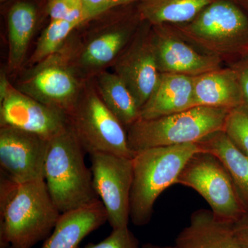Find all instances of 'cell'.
I'll use <instances>...</instances> for the list:
<instances>
[{"label": "cell", "instance_id": "cell-3", "mask_svg": "<svg viewBox=\"0 0 248 248\" xmlns=\"http://www.w3.org/2000/svg\"><path fill=\"white\" fill-rule=\"evenodd\" d=\"M202 151L198 143L156 147L136 152L130 197V219L137 226L151 221L155 202L178 177L191 156Z\"/></svg>", "mask_w": 248, "mask_h": 248}, {"label": "cell", "instance_id": "cell-27", "mask_svg": "<svg viewBox=\"0 0 248 248\" xmlns=\"http://www.w3.org/2000/svg\"><path fill=\"white\" fill-rule=\"evenodd\" d=\"M89 20L115 8L137 2L138 0H81Z\"/></svg>", "mask_w": 248, "mask_h": 248}, {"label": "cell", "instance_id": "cell-7", "mask_svg": "<svg viewBox=\"0 0 248 248\" xmlns=\"http://www.w3.org/2000/svg\"><path fill=\"white\" fill-rule=\"evenodd\" d=\"M177 184L198 192L210 205L213 215L222 221L234 223L246 212L226 168L208 152L200 151L191 156Z\"/></svg>", "mask_w": 248, "mask_h": 248}, {"label": "cell", "instance_id": "cell-6", "mask_svg": "<svg viewBox=\"0 0 248 248\" xmlns=\"http://www.w3.org/2000/svg\"><path fill=\"white\" fill-rule=\"evenodd\" d=\"M68 125L85 152L133 158L127 130L103 102L97 90L83 84L78 102L68 114Z\"/></svg>", "mask_w": 248, "mask_h": 248}, {"label": "cell", "instance_id": "cell-31", "mask_svg": "<svg viewBox=\"0 0 248 248\" xmlns=\"http://www.w3.org/2000/svg\"><path fill=\"white\" fill-rule=\"evenodd\" d=\"M141 248H178L177 246H174V247H172V246H156V245H153L151 244H148L144 245V246H142Z\"/></svg>", "mask_w": 248, "mask_h": 248}, {"label": "cell", "instance_id": "cell-4", "mask_svg": "<svg viewBox=\"0 0 248 248\" xmlns=\"http://www.w3.org/2000/svg\"><path fill=\"white\" fill-rule=\"evenodd\" d=\"M60 216L45 180L19 184L0 209V248H32L50 234Z\"/></svg>", "mask_w": 248, "mask_h": 248}, {"label": "cell", "instance_id": "cell-20", "mask_svg": "<svg viewBox=\"0 0 248 248\" xmlns=\"http://www.w3.org/2000/svg\"><path fill=\"white\" fill-rule=\"evenodd\" d=\"M37 21L35 6L29 1H18L8 14L10 71L19 69L24 62Z\"/></svg>", "mask_w": 248, "mask_h": 248}, {"label": "cell", "instance_id": "cell-16", "mask_svg": "<svg viewBox=\"0 0 248 248\" xmlns=\"http://www.w3.org/2000/svg\"><path fill=\"white\" fill-rule=\"evenodd\" d=\"M194 105L228 110L244 106L242 90L234 70L229 66L193 77Z\"/></svg>", "mask_w": 248, "mask_h": 248}, {"label": "cell", "instance_id": "cell-8", "mask_svg": "<svg viewBox=\"0 0 248 248\" xmlns=\"http://www.w3.org/2000/svg\"><path fill=\"white\" fill-rule=\"evenodd\" d=\"M63 49L31 66L16 89L68 114L79 99L83 84L78 79L71 54Z\"/></svg>", "mask_w": 248, "mask_h": 248}, {"label": "cell", "instance_id": "cell-9", "mask_svg": "<svg viewBox=\"0 0 248 248\" xmlns=\"http://www.w3.org/2000/svg\"><path fill=\"white\" fill-rule=\"evenodd\" d=\"M93 185L112 230L128 226L133 178V158L111 153L90 155Z\"/></svg>", "mask_w": 248, "mask_h": 248}, {"label": "cell", "instance_id": "cell-15", "mask_svg": "<svg viewBox=\"0 0 248 248\" xmlns=\"http://www.w3.org/2000/svg\"><path fill=\"white\" fill-rule=\"evenodd\" d=\"M193 107V77L161 73L155 91L140 109V119L158 118Z\"/></svg>", "mask_w": 248, "mask_h": 248}, {"label": "cell", "instance_id": "cell-2", "mask_svg": "<svg viewBox=\"0 0 248 248\" xmlns=\"http://www.w3.org/2000/svg\"><path fill=\"white\" fill-rule=\"evenodd\" d=\"M84 153L69 125L49 140L45 181L61 214L100 200L94 190L91 170L85 164Z\"/></svg>", "mask_w": 248, "mask_h": 248}, {"label": "cell", "instance_id": "cell-18", "mask_svg": "<svg viewBox=\"0 0 248 248\" xmlns=\"http://www.w3.org/2000/svg\"><path fill=\"white\" fill-rule=\"evenodd\" d=\"M107 221V210L100 200L62 213L53 233L42 248H78L87 235Z\"/></svg>", "mask_w": 248, "mask_h": 248}, {"label": "cell", "instance_id": "cell-23", "mask_svg": "<svg viewBox=\"0 0 248 248\" xmlns=\"http://www.w3.org/2000/svg\"><path fill=\"white\" fill-rule=\"evenodd\" d=\"M81 26L78 23L63 20H50L41 34L35 50L29 60V65L33 66L39 62L58 53L72 32Z\"/></svg>", "mask_w": 248, "mask_h": 248}, {"label": "cell", "instance_id": "cell-30", "mask_svg": "<svg viewBox=\"0 0 248 248\" xmlns=\"http://www.w3.org/2000/svg\"><path fill=\"white\" fill-rule=\"evenodd\" d=\"M248 16V0H231Z\"/></svg>", "mask_w": 248, "mask_h": 248}, {"label": "cell", "instance_id": "cell-32", "mask_svg": "<svg viewBox=\"0 0 248 248\" xmlns=\"http://www.w3.org/2000/svg\"><path fill=\"white\" fill-rule=\"evenodd\" d=\"M14 248V247H13L12 246H8L7 248Z\"/></svg>", "mask_w": 248, "mask_h": 248}, {"label": "cell", "instance_id": "cell-19", "mask_svg": "<svg viewBox=\"0 0 248 248\" xmlns=\"http://www.w3.org/2000/svg\"><path fill=\"white\" fill-rule=\"evenodd\" d=\"M202 151L217 156L230 174L240 202L248 210V156L230 140L224 130L209 135L198 142Z\"/></svg>", "mask_w": 248, "mask_h": 248}, {"label": "cell", "instance_id": "cell-12", "mask_svg": "<svg viewBox=\"0 0 248 248\" xmlns=\"http://www.w3.org/2000/svg\"><path fill=\"white\" fill-rule=\"evenodd\" d=\"M0 126H9L50 140L68 127L64 111L39 102L11 86L0 100Z\"/></svg>", "mask_w": 248, "mask_h": 248}, {"label": "cell", "instance_id": "cell-11", "mask_svg": "<svg viewBox=\"0 0 248 248\" xmlns=\"http://www.w3.org/2000/svg\"><path fill=\"white\" fill-rule=\"evenodd\" d=\"M49 140L20 129L0 126L1 172L18 184L45 180Z\"/></svg>", "mask_w": 248, "mask_h": 248}, {"label": "cell", "instance_id": "cell-34", "mask_svg": "<svg viewBox=\"0 0 248 248\" xmlns=\"http://www.w3.org/2000/svg\"><path fill=\"white\" fill-rule=\"evenodd\" d=\"M78 248H79V247H78Z\"/></svg>", "mask_w": 248, "mask_h": 248}, {"label": "cell", "instance_id": "cell-29", "mask_svg": "<svg viewBox=\"0 0 248 248\" xmlns=\"http://www.w3.org/2000/svg\"><path fill=\"white\" fill-rule=\"evenodd\" d=\"M232 229L240 245L243 248H248V210L232 223Z\"/></svg>", "mask_w": 248, "mask_h": 248}, {"label": "cell", "instance_id": "cell-5", "mask_svg": "<svg viewBox=\"0 0 248 248\" xmlns=\"http://www.w3.org/2000/svg\"><path fill=\"white\" fill-rule=\"evenodd\" d=\"M231 110L195 107L158 118L139 119L127 129L129 146L136 153L156 147L198 143L223 130Z\"/></svg>", "mask_w": 248, "mask_h": 248}, {"label": "cell", "instance_id": "cell-13", "mask_svg": "<svg viewBox=\"0 0 248 248\" xmlns=\"http://www.w3.org/2000/svg\"><path fill=\"white\" fill-rule=\"evenodd\" d=\"M142 21L136 6L94 33L73 60L77 71L97 74L104 67L112 64L132 40Z\"/></svg>", "mask_w": 248, "mask_h": 248}, {"label": "cell", "instance_id": "cell-33", "mask_svg": "<svg viewBox=\"0 0 248 248\" xmlns=\"http://www.w3.org/2000/svg\"><path fill=\"white\" fill-rule=\"evenodd\" d=\"M0 1H1V2H3V1H7V0H0Z\"/></svg>", "mask_w": 248, "mask_h": 248}, {"label": "cell", "instance_id": "cell-14", "mask_svg": "<svg viewBox=\"0 0 248 248\" xmlns=\"http://www.w3.org/2000/svg\"><path fill=\"white\" fill-rule=\"evenodd\" d=\"M156 61L161 73L195 77L223 66L184 40L170 24L153 26Z\"/></svg>", "mask_w": 248, "mask_h": 248}, {"label": "cell", "instance_id": "cell-24", "mask_svg": "<svg viewBox=\"0 0 248 248\" xmlns=\"http://www.w3.org/2000/svg\"><path fill=\"white\" fill-rule=\"evenodd\" d=\"M225 133L235 146L248 156V109L245 106L232 109L225 124Z\"/></svg>", "mask_w": 248, "mask_h": 248}, {"label": "cell", "instance_id": "cell-28", "mask_svg": "<svg viewBox=\"0 0 248 248\" xmlns=\"http://www.w3.org/2000/svg\"><path fill=\"white\" fill-rule=\"evenodd\" d=\"M227 66L231 67L236 73L242 90L244 106L248 109V55Z\"/></svg>", "mask_w": 248, "mask_h": 248}, {"label": "cell", "instance_id": "cell-21", "mask_svg": "<svg viewBox=\"0 0 248 248\" xmlns=\"http://www.w3.org/2000/svg\"><path fill=\"white\" fill-rule=\"evenodd\" d=\"M214 0H139L137 9L142 20L152 26L190 22Z\"/></svg>", "mask_w": 248, "mask_h": 248}, {"label": "cell", "instance_id": "cell-17", "mask_svg": "<svg viewBox=\"0 0 248 248\" xmlns=\"http://www.w3.org/2000/svg\"><path fill=\"white\" fill-rule=\"evenodd\" d=\"M178 248H243L236 239L232 223L217 218L211 210L200 209L178 235Z\"/></svg>", "mask_w": 248, "mask_h": 248}, {"label": "cell", "instance_id": "cell-10", "mask_svg": "<svg viewBox=\"0 0 248 248\" xmlns=\"http://www.w3.org/2000/svg\"><path fill=\"white\" fill-rule=\"evenodd\" d=\"M114 73L130 90L140 109L159 83L153 26L142 21L132 40L112 63Z\"/></svg>", "mask_w": 248, "mask_h": 248}, {"label": "cell", "instance_id": "cell-22", "mask_svg": "<svg viewBox=\"0 0 248 248\" xmlns=\"http://www.w3.org/2000/svg\"><path fill=\"white\" fill-rule=\"evenodd\" d=\"M95 89L104 104L126 130L140 119V109L135 97L114 72L97 73Z\"/></svg>", "mask_w": 248, "mask_h": 248}, {"label": "cell", "instance_id": "cell-1", "mask_svg": "<svg viewBox=\"0 0 248 248\" xmlns=\"http://www.w3.org/2000/svg\"><path fill=\"white\" fill-rule=\"evenodd\" d=\"M171 26L184 40L226 66L248 55V16L231 0H214L190 22Z\"/></svg>", "mask_w": 248, "mask_h": 248}, {"label": "cell", "instance_id": "cell-26", "mask_svg": "<svg viewBox=\"0 0 248 248\" xmlns=\"http://www.w3.org/2000/svg\"><path fill=\"white\" fill-rule=\"evenodd\" d=\"M84 248H141L128 227L112 230V232L105 239L97 244L86 245Z\"/></svg>", "mask_w": 248, "mask_h": 248}, {"label": "cell", "instance_id": "cell-25", "mask_svg": "<svg viewBox=\"0 0 248 248\" xmlns=\"http://www.w3.org/2000/svg\"><path fill=\"white\" fill-rule=\"evenodd\" d=\"M47 11L51 20L84 24L89 21L81 0H48Z\"/></svg>", "mask_w": 248, "mask_h": 248}]
</instances>
